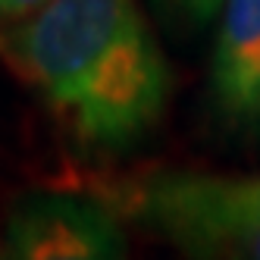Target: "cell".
I'll return each mask as SVG.
<instances>
[{
	"instance_id": "2",
	"label": "cell",
	"mask_w": 260,
	"mask_h": 260,
	"mask_svg": "<svg viewBox=\"0 0 260 260\" xmlns=\"http://www.w3.org/2000/svg\"><path fill=\"white\" fill-rule=\"evenodd\" d=\"M138 213L191 257L260 260V179L170 176L144 188Z\"/></svg>"
},
{
	"instance_id": "5",
	"label": "cell",
	"mask_w": 260,
	"mask_h": 260,
	"mask_svg": "<svg viewBox=\"0 0 260 260\" xmlns=\"http://www.w3.org/2000/svg\"><path fill=\"white\" fill-rule=\"evenodd\" d=\"M47 4V0H0V22H19L25 19V16L38 13L41 7Z\"/></svg>"
},
{
	"instance_id": "4",
	"label": "cell",
	"mask_w": 260,
	"mask_h": 260,
	"mask_svg": "<svg viewBox=\"0 0 260 260\" xmlns=\"http://www.w3.org/2000/svg\"><path fill=\"white\" fill-rule=\"evenodd\" d=\"M213 88L232 119L260 125V0H226Z\"/></svg>"
},
{
	"instance_id": "6",
	"label": "cell",
	"mask_w": 260,
	"mask_h": 260,
	"mask_svg": "<svg viewBox=\"0 0 260 260\" xmlns=\"http://www.w3.org/2000/svg\"><path fill=\"white\" fill-rule=\"evenodd\" d=\"M179 4L188 10L191 16H198V19H210V16L216 13V7L222 4V0H179Z\"/></svg>"
},
{
	"instance_id": "1",
	"label": "cell",
	"mask_w": 260,
	"mask_h": 260,
	"mask_svg": "<svg viewBox=\"0 0 260 260\" xmlns=\"http://www.w3.org/2000/svg\"><path fill=\"white\" fill-rule=\"evenodd\" d=\"M0 53L91 147L132 144L163 113L170 76L135 0H47Z\"/></svg>"
},
{
	"instance_id": "3",
	"label": "cell",
	"mask_w": 260,
	"mask_h": 260,
	"mask_svg": "<svg viewBox=\"0 0 260 260\" xmlns=\"http://www.w3.org/2000/svg\"><path fill=\"white\" fill-rule=\"evenodd\" d=\"M7 254L25 260H116L125 235L98 201L72 194H31L7 222Z\"/></svg>"
}]
</instances>
